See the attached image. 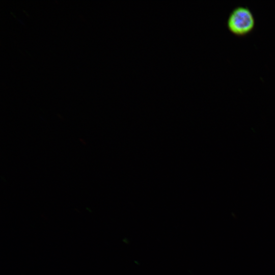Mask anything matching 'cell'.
Wrapping results in <instances>:
<instances>
[{
    "mask_svg": "<svg viewBox=\"0 0 275 275\" xmlns=\"http://www.w3.org/2000/svg\"><path fill=\"white\" fill-rule=\"evenodd\" d=\"M255 20L251 11L247 8L239 7L231 13L228 20L229 29L234 34L242 35L253 28Z\"/></svg>",
    "mask_w": 275,
    "mask_h": 275,
    "instance_id": "cell-1",
    "label": "cell"
}]
</instances>
